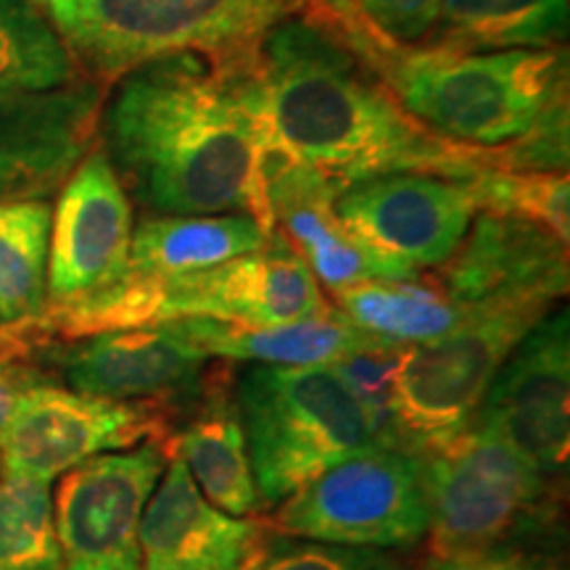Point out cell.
<instances>
[{
	"mask_svg": "<svg viewBox=\"0 0 570 570\" xmlns=\"http://www.w3.org/2000/svg\"><path fill=\"white\" fill-rule=\"evenodd\" d=\"M98 146L127 196L159 214H248L275 233L267 159L281 140L265 114L259 53H175L114 82Z\"/></svg>",
	"mask_w": 570,
	"mask_h": 570,
	"instance_id": "obj_1",
	"label": "cell"
},
{
	"mask_svg": "<svg viewBox=\"0 0 570 570\" xmlns=\"http://www.w3.org/2000/svg\"><path fill=\"white\" fill-rule=\"evenodd\" d=\"M259 80L273 135L336 196L381 175L470 180L494 169L487 148L460 146L420 125L338 32L306 13L281 21L262 40Z\"/></svg>",
	"mask_w": 570,
	"mask_h": 570,
	"instance_id": "obj_2",
	"label": "cell"
},
{
	"mask_svg": "<svg viewBox=\"0 0 570 570\" xmlns=\"http://www.w3.org/2000/svg\"><path fill=\"white\" fill-rule=\"evenodd\" d=\"M360 56L420 125L460 146H508L568 96L566 46L462 53L375 42Z\"/></svg>",
	"mask_w": 570,
	"mask_h": 570,
	"instance_id": "obj_3",
	"label": "cell"
},
{
	"mask_svg": "<svg viewBox=\"0 0 570 570\" xmlns=\"http://www.w3.org/2000/svg\"><path fill=\"white\" fill-rule=\"evenodd\" d=\"M327 309L331 304L315 275L275 230L259 252L209 269L169 277L125 273L109 288L59 306L56 323L67 338H88L177 320L269 327L317 317Z\"/></svg>",
	"mask_w": 570,
	"mask_h": 570,
	"instance_id": "obj_4",
	"label": "cell"
},
{
	"mask_svg": "<svg viewBox=\"0 0 570 570\" xmlns=\"http://www.w3.org/2000/svg\"><path fill=\"white\" fill-rule=\"evenodd\" d=\"M85 80L109 88L140 63L175 53L252 59L304 0H32Z\"/></svg>",
	"mask_w": 570,
	"mask_h": 570,
	"instance_id": "obj_5",
	"label": "cell"
},
{
	"mask_svg": "<svg viewBox=\"0 0 570 570\" xmlns=\"http://www.w3.org/2000/svg\"><path fill=\"white\" fill-rule=\"evenodd\" d=\"M238 412L262 508H277L336 462L377 446L367 412L331 365H254Z\"/></svg>",
	"mask_w": 570,
	"mask_h": 570,
	"instance_id": "obj_6",
	"label": "cell"
},
{
	"mask_svg": "<svg viewBox=\"0 0 570 570\" xmlns=\"http://www.w3.org/2000/svg\"><path fill=\"white\" fill-rule=\"evenodd\" d=\"M420 454L431 558L539 544L558 531L554 475L504 441L468 428Z\"/></svg>",
	"mask_w": 570,
	"mask_h": 570,
	"instance_id": "obj_7",
	"label": "cell"
},
{
	"mask_svg": "<svg viewBox=\"0 0 570 570\" xmlns=\"http://www.w3.org/2000/svg\"><path fill=\"white\" fill-rule=\"evenodd\" d=\"M554 304L547 296L468 304L465 325L431 344L407 348L396 410L410 452L439 446L468 431L497 370Z\"/></svg>",
	"mask_w": 570,
	"mask_h": 570,
	"instance_id": "obj_8",
	"label": "cell"
},
{
	"mask_svg": "<svg viewBox=\"0 0 570 570\" xmlns=\"http://www.w3.org/2000/svg\"><path fill=\"white\" fill-rule=\"evenodd\" d=\"M275 529L341 547H412L428 533L420 454L373 446L327 468L281 504Z\"/></svg>",
	"mask_w": 570,
	"mask_h": 570,
	"instance_id": "obj_9",
	"label": "cell"
},
{
	"mask_svg": "<svg viewBox=\"0 0 570 570\" xmlns=\"http://www.w3.org/2000/svg\"><path fill=\"white\" fill-rule=\"evenodd\" d=\"M159 402H111L38 383L21 391L0 425V470L51 481L98 454L164 439Z\"/></svg>",
	"mask_w": 570,
	"mask_h": 570,
	"instance_id": "obj_10",
	"label": "cell"
},
{
	"mask_svg": "<svg viewBox=\"0 0 570 570\" xmlns=\"http://www.w3.org/2000/svg\"><path fill=\"white\" fill-rule=\"evenodd\" d=\"M167 460V441L148 439L67 470L53 508L61 570H140L142 510Z\"/></svg>",
	"mask_w": 570,
	"mask_h": 570,
	"instance_id": "obj_11",
	"label": "cell"
},
{
	"mask_svg": "<svg viewBox=\"0 0 570 570\" xmlns=\"http://www.w3.org/2000/svg\"><path fill=\"white\" fill-rule=\"evenodd\" d=\"M570 320L550 312L512 348L489 383L470 428L504 441L544 473L558 475L570 452Z\"/></svg>",
	"mask_w": 570,
	"mask_h": 570,
	"instance_id": "obj_12",
	"label": "cell"
},
{
	"mask_svg": "<svg viewBox=\"0 0 570 570\" xmlns=\"http://www.w3.org/2000/svg\"><path fill=\"white\" fill-rule=\"evenodd\" d=\"M132 198L101 146L61 185L48 244V306L80 302L127 273Z\"/></svg>",
	"mask_w": 570,
	"mask_h": 570,
	"instance_id": "obj_13",
	"label": "cell"
},
{
	"mask_svg": "<svg viewBox=\"0 0 570 570\" xmlns=\"http://www.w3.org/2000/svg\"><path fill=\"white\" fill-rule=\"evenodd\" d=\"M333 209L360 240L425 269L458 252L479 204L468 180L394 173L341 190Z\"/></svg>",
	"mask_w": 570,
	"mask_h": 570,
	"instance_id": "obj_14",
	"label": "cell"
},
{
	"mask_svg": "<svg viewBox=\"0 0 570 570\" xmlns=\"http://www.w3.org/2000/svg\"><path fill=\"white\" fill-rule=\"evenodd\" d=\"M106 88L82 80L46 92H0V204L48 202L98 142Z\"/></svg>",
	"mask_w": 570,
	"mask_h": 570,
	"instance_id": "obj_15",
	"label": "cell"
},
{
	"mask_svg": "<svg viewBox=\"0 0 570 570\" xmlns=\"http://www.w3.org/2000/svg\"><path fill=\"white\" fill-rule=\"evenodd\" d=\"M267 196L275 227L315 281L331 294L370 281H412L420 269L360 240L341 223L331 185L309 164L275 146L267 159Z\"/></svg>",
	"mask_w": 570,
	"mask_h": 570,
	"instance_id": "obj_16",
	"label": "cell"
},
{
	"mask_svg": "<svg viewBox=\"0 0 570 570\" xmlns=\"http://www.w3.org/2000/svg\"><path fill=\"white\" fill-rule=\"evenodd\" d=\"M51 346V344H48ZM42 348L71 391L111 402H159L202 391L209 354L173 325L96 333Z\"/></svg>",
	"mask_w": 570,
	"mask_h": 570,
	"instance_id": "obj_17",
	"label": "cell"
},
{
	"mask_svg": "<svg viewBox=\"0 0 570 570\" xmlns=\"http://www.w3.org/2000/svg\"><path fill=\"white\" fill-rule=\"evenodd\" d=\"M568 244L537 223L479 212L444 265L436 285L460 304L491 298L568 294Z\"/></svg>",
	"mask_w": 570,
	"mask_h": 570,
	"instance_id": "obj_18",
	"label": "cell"
},
{
	"mask_svg": "<svg viewBox=\"0 0 570 570\" xmlns=\"http://www.w3.org/2000/svg\"><path fill=\"white\" fill-rule=\"evenodd\" d=\"M140 520L142 570H240L262 558V523L212 508L180 458L167 460Z\"/></svg>",
	"mask_w": 570,
	"mask_h": 570,
	"instance_id": "obj_19",
	"label": "cell"
},
{
	"mask_svg": "<svg viewBox=\"0 0 570 570\" xmlns=\"http://www.w3.org/2000/svg\"><path fill=\"white\" fill-rule=\"evenodd\" d=\"M167 325H173L180 336L194 341L209 356L238 362L246 360L256 365H333L344 356L389 346V341L370 336L367 331L348 323L333 306L317 317L269 327H240L217 323V320H177Z\"/></svg>",
	"mask_w": 570,
	"mask_h": 570,
	"instance_id": "obj_20",
	"label": "cell"
},
{
	"mask_svg": "<svg viewBox=\"0 0 570 570\" xmlns=\"http://www.w3.org/2000/svg\"><path fill=\"white\" fill-rule=\"evenodd\" d=\"M169 458H180L217 510L233 518H252L262 510L248 460L238 402L227 386H212L204 404L177 436L167 439Z\"/></svg>",
	"mask_w": 570,
	"mask_h": 570,
	"instance_id": "obj_21",
	"label": "cell"
},
{
	"mask_svg": "<svg viewBox=\"0 0 570 570\" xmlns=\"http://www.w3.org/2000/svg\"><path fill=\"white\" fill-rule=\"evenodd\" d=\"M273 233L248 214H156L132 227L127 273L183 275L267 246Z\"/></svg>",
	"mask_w": 570,
	"mask_h": 570,
	"instance_id": "obj_22",
	"label": "cell"
},
{
	"mask_svg": "<svg viewBox=\"0 0 570 570\" xmlns=\"http://www.w3.org/2000/svg\"><path fill=\"white\" fill-rule=\"evenodd\" d=\"M570 0H441L420 46L462 53L541 51L566 46Z\"/></svg>",
	"mask_w": 570,
	"mask_h": 570,
	"instance_id": "obj_23",
	"label": "cell"
},
{
	"mask_svg": "<svg viewBox=\"0 0 570 570\" xmlns=\"http://www.w3.org/2000/svg\"><path fill=\"white\" fill-rule=\"evenodd\" d=\"M338 312L370 336L389 344H431L458 331L470 317V306L449 298L436 283L370 281L333 294Z\"/></svg>",
	"mask_w": 570,
	"mask_h": 570,
	"instance_id": "obj_24",
	"label": "cell"
},
{
	"mask_svg": "<svg viewBox=\"0 0 570 570\" xmlns=\"http://www.w3.org/2000/svg\"><path fill=\"white\" fill-rule=\"evenodd\" d=\"M51 204L42 198L0 204V323H27L48 306Z\"/></svg>",
	"mask_w": 570,
	"mask_h": 570,
	"instance_id": "obj_25",
	"label": "cell"
},
{
	"mask_svg": "<svg viewBox=\"0 0 570 570\" xmlns=\"http://www.w3.org/2000/svg\"><path fill=\"white\" fill-rule=\"evenodd\" d=\"M69 48L32 0H0V92H46L82 82Z\"/></svg>",
	"mask_w": 570,
	"mask_h": 570,
	"instance_id": "obj_26",
	"label": "cell"
},
{
	"mask_svg": "<svg viewBox=\"0 0 570 570\" xmlns=\"http://www.w3.org/2000/svg\"><path fill=\"white\" fill-rule=\"evenodd\" d=\"M0 570H61L48 481L19 473L0 479Z\"/></svg>",
	"mask_w": 570,
	"mask_h": 570,
	"instance_id": "obj_27",
	"label": "cell"
},
{
	"mask_svg": "<svg viewBox=\"0 0 570 570\" xmlns=\"http://www.w3.org/2000/svg\"><path fill=\"white\" fill-rule=\"evenodd\" d=\"M479 212L508 214L537 223L570 238V183L568 173H510V169H481L470 177Z\"/></svg>",
	"mask_w": 570,
	"mask_h": 570,
	"instance_id": "obj_28",
	"label": "cell"
},
{
	"mask_svg": "<svg viewBox=\"0 0 570 570\" xmlns=\"http://www.w3.org/2000/svg\"><path fill=\"white\" fill-rule=\"evenodd\" d=\"M407 348L410 346L404 344L377 346L344 356V360L331 365L333 373L346 383V389L352 391L356 402L362 404V410L367 412L377 446L407 449L396 410L399 375H402L404 360H407Z\"/></svg>",
	"mask_w": 570,
	"mask_h": 570,
	"instance_id": "obj_29",
	"label": "cell"
},
{
	"mask_svg": "<svg viewBox=\"0 0 570 570\" xmlns=\"http://www.w3.org/2000/svg\"><path fill=\"white\" fill-rule=\"evenodd\" d=\"M568 96H562L518 140L487 148L491 167L510 173H568Z\"/></svg>",
	"mask_w": 570,
	"mask_h": 570,
	"instance_id": "obj_30",
	"label": "cell"
},
{
	"mask_svg": "<svg viewBox=\"0 0 570 570\" xmlns=\"http://www.w3.org/2000/svg\"><path fill=\"white\" fill-rule=\"evenodd\" d=\"M254 570H402L399 562L373 547H341L285 537L265 547Z\"/></svg>",
	"mask_w": 570,
	"mask_h": 570,
	"instance_id": "obj_31",
	"label": "cell"
},
{
	"mask_svg": "<svg viewBox=\"0 0 570 570\" xmlns=\"http://www.w3.org/2000/svg\"><path fill=\"white\" fill-rule=\"evenodd\" d=\"M51 344L38 320L3 325L0 323V425L9 417L21 391L38 386L40 373L35 370V356Z\"/></svg>",
	"mask_w": 570,
	"mask_h": 570,
	"instance_id": "obj_32",
	"label": "cell"
},
{
	"mask_svg": "<svg viewBox=\"0 0 570 570\" xmlns=\"http://www.w3.org/2000/svg\"><path fill=\"white\" fill-rule=\"evenodd\" d=\"M367 24L396 46H420L436 27L441 0H360Z\"/></svg>",
	"mask_w": 570,
	"mask_h": 570,
	"instance_id": "obj_33",
	"label": "cell"
},
{
	"mask_svg": "<svg viewBox=\"0 0 570 570\" xmlns=\"http://www.w3.org/2000/svg\"><path fill=\"white\" fill-rule=\"evenodd\" d=\"M423 570H562V566L539 544H510L454 558H428Z\"/></svg>",
	"mask_w": 570,
	"mask_h": 570,
	"instance_id": "obj_34",
	"label": "cell"
},
{
	"mask_svg": "<svg viewBox=\"0 0 570 570\" xmlns=\"http://www.w3.org/2000/svg\"><path fill=\"white\" fill-rule=\"evenodd\" d=\"M302 13L338 32L356 53L375 46V42H391L367 24V19L362 17L360 0H304Z\"/></svg>",
	"mask_w": 570,
	"mask_h": 570,
	"instance_id": "obj_35",
	"label": "cell"
},
{
	"mask_svg": "<svg viewBox=\"0 0 570 570\" xmlns=\"http://www.w3.org/2000/svg\"><path fill=\"white\" fill-rule=\"evenodd\" d=\"M262 554H265V552H262ZM259 560H262V558H256L254 562H248V566H246V568H240V570H254V568H256V562H259Z\"/></svg>",
	"mask_w": 570,
	"mask_h": 570,
	"instance_id": "obj_36",
	"label": "cell"
}]
</instances>
